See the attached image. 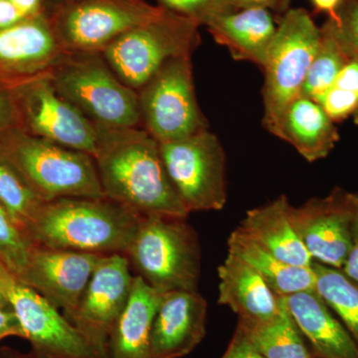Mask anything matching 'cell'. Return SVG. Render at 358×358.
Here are the masks:
<instances>
[{"label":"cell","instance_id":"1","mask_svg":"<svg viewBox=\"0 0 358 358\" xmlns=\"http://www.w3.org/2000/svg\"><path fill=\"white\" fill-rule=\"evenodd\" d=\"M95 159L103 195L141 216L186 218L160 155L159 143L141 127L95 124Z\"/></svg>","mask_w":358,"mask_h":358},{"label":"cell","instance_id":"2","mask_svg":"<svg viewBox=\"0 0 358 358\" xmlns=\"http://www.w3.org/2000/svg\"><path fill=\"white\" fill-rule=\"evenodd\" d=\"M141 218L107 197H66L44 202L27 237L51 248L126 255Z\"/></svg>","mask_w":358,"mask_h":358},{"label":"cell","instance_id":"3","mask_svg":"<svg viewBox=\"0 0 358 358\" xmlns=\"http://www.w3.org/2000/svg\"><path fill=\"white\" fill-rule=\"evenodd\" d=\"M0 157L42 201L105 197L94 157L15 128L0 138Z\"/></svg>","mask_w":358,"mask_h":358},{"label":"cell","instance_id":"4","mask_svg":"<svg viewBox=\"0 0 358 358\" xmlns=\"http://www.w3.org/2000/svg\"><path fill=\"white\" fill-rule=\"evenodd\" d=\"M124 256L136 275L159 293L197 291L201 251L186 218L143 216Z\"/></svg>","mask_w":358,"mask_h":358},{"label":"cell","instance_id":"5","mask_svg":"<svg viewBox=\"0 0 358 358\" xmlns=\"http://www.w3.org/2000/svg\"><path fill=\"white\" fill-rule=\"evenodd\" d=\"M48 76L56 91L94 124L141 127L138 92L122 83L102 53L65 51Z\"/></svg>","mask_w":358,"mask_h":358},{"label":"cell","instance_id":"6","mask_svg":"<svg viewBox=\"0 0 358 358\" xmlns=\"http://www.w3.org/2000/svg\"><path fill=\"white\" fill-rule=\"evenodd\" d=\"M320 27L303 8H289L277 26L263 67V127L279 136L282 117L301 94L320 46Z\"/></svg>","mask_w":358,"mask_h":358},{"label":"cell","instance_id":"7","mask_svg":"<svg viewBox=\"0 0 358 358\" xmlns=\"http://www.w3.org/2000/svg\"><path fill=\"white\" fill-rule=\"evenodd\" d=\"M199 25L164 8L155 20L124 33L102 55L129 88L138 92L171 59L192 56L199 46Z\"/></svg>","mask_w":358,"mask_h":358},{"label":"cell","instance_id":"8","mask_svg":"<svg viewBox=\"0 0 358 358\" xmlns=\"http://www.w3.org/2000/svg\"><path fill=\"white\" fill-rule=\"evenodd\" d=\"M141 127L159 143L208 129L195 95L192 56L171 59L138 91Z\"/></svg>","mask_w":358,"mask_h":358},{"label":"cell","instance_id":"9","mask_svg":"<svg viewBox=\"0 0 358 358\" xmlns=\"http://www.w3.org/2000/svg\"><path fill=\"white\" fill-rule=\"evenodd\" d=\"M164 10L145 0H63L48 16L66 51L102 53L122 34Z\"/></svg>","mask_w":358,"mask_h":358},{"label":"cell","instance_id":"10","mask_svg":"<svg viewBox=\"0 0 358 358\" xmlns=\"http://www.w3.org/2000/svg\"><path fill=\"white\" fill-rule=\"evenodd\" d=\"M166 173L188 212L218 211L227 201L226 157L208 129L182 140L159 143Z\"/></svg>","mask_w":358,"mask_h":358},{"label":"cell","instance_id":"11","mask_svg":"<svg viewBox=\"0 0 358 358\" xmlns=\"http://www.w3.org/2000/svg\"><path fill=\"white\" fill-rule=\"evenodd\" d=\"M13 89L21 129L93 157L95 124L56 91L48 73L15 85Z\"/></svg>","mask_w":358,"mask_h":358},{"label":"cell","instance_id":"12","mask_svg":"<svg viewBox=\"0 0 358 358\" xmlns=\"http://www.w3.org/2000/svg\"><path fill=\"white\" fill-rule=\"evenodd\" d=\"M134 277L122 254L103 255L74 312L65 317L106 358L108 338L131 296Z\"/></svg>","mask_w":358,"mask_h":358},{"label":"cell","instance_id":"13","mask_svg":"<svg viewBox=\"0 0 358 358\" xmlns=\"http://www.w3.org/2000/svg\"><path fill=\"white\" fill-rule=\"evenodd\" d=\"M6 293L32 352L44 358H101L57 308L13 274L7 279Z\"/></svg>","mask_w":358,"mask_h":358},{"label":"cell","instance_id":"14","mask_svg":"<svg viewBox=\"0 0 358 358\" xmlns=\"http://www.w3.org/2000/svg\"><path fill=\"white\" fill-rule=\"evenodd\" d=\"M358 193L336 187L329 195L292 206V220L313 262L345 266L350 246Z\"/></svg>","mask_w":358,"mask_h":358},{"label":"cell","instance_id":"15","mask_svg":"<svg viewBox=\"0 0 358 358\" xmlns=\"http://www.w3.org/2000/svg\"><path fill=\"white\" fill-rule=\"evenodd\" d=\"M102 256L32 244L24 274L16 279L68 317L77 308Z\"/></svg>","mask_w":358,"mask_h":358},{"label":"cell","instance_id":"16","mask_svg":"<svg viewBox=\"0 0 358 358\" xmlns=\"http://www.w3.org/2000/svg\"><path fill=\"white\" fill-rule=\"evenodd\" d=\"M47 14L0 30V81L15 86L47 74L65 53Z\"/></svg>","mask_w":358,"mask_h":358},{"label":"cell","instance_id":"17","mask_svg":"<svg viewBox=\"0 0 358 358\" xmlns=\"http://www.w3.org/2000/svg\"><path fill=\"white\" fill-rule=\"evenodd\" d=\"M207 301L199 292L162 294L150 336L152 358H180L192 352L206 334Z\"/></svg>","mask_w":358,"mask_h":358},{"label":"cell","instance_id":"18","mask_svg":"<svg viewBox=\"0 0 358 358\" xmlns=\"http://www.w3.org/2000/svg\"><path fill=\"white\" fill-rule=\"evenodd\" d=\"M220 305L233 310L239 322L258 324L275 317L282 308L281 296L275 294L262 277L241 259L228 253L218 268Z\"/></svg>","mask_w":358,"mask_h":358},{"label":"cell","instance_id":"19","mask_svg":"<svg viewBox=\"0 0 358 358\" xmlns=\"http://www.w3.org/2000/svg\"><path fill=\"white\" fill-rule=\"evenodd\" d=\"M292 206L288 197L281 195L247 212L237 230L282 262L310 267L313 259L294 227Z\"/></svg>","mask_w":358,"mask_h":358},{"label":"cell","instance_id":"20","mask_svg":"<svg viewBox=\"0 0 358 358\" xmlns=\"http://www.w3.org/2000/svg\"><path fill=\"white\" fill-rule=\"evenodd\" d=\"M317 358H358V343L315 292L281 296Z\"/></svg>","mask_w":358,"mask_h":358},{"label":"cell","instance_id":"21","mask_svg":"<svg viewBox=\"0 0 358 358\" xmlns=\"http://www.w3.org/2000/svg\"><path fill=\"white\" fill-rule=\"evenodd\" d=\"M162 294L134 275L128 303L108 338L106 358H152L150 336Z\"/></svg>","mask_w":358,"mask_h":358},{"label":"cell","instance_id":"22","mask_svg":"<svg viewBox=\"0 0 358 358\" xmlns=\"http://www.w3.org/2000/svg\"><path fill=\"white\" fill-rule=\"evenodd\" d=\"M207 28L235 60L249 61L262 69L277 31L272 14L263 8L239 9L216 18Z\"/></svg>","mask_w":358,"mask_h":358},{"label":"cell","instance_id":"23","mask_svg":"<svg viewBox=\"0 0 358 358\" xmlns=\"http://www.w3.org/2000/svg\"><path fill=\"white\" fill-rule=\"evenodd\" d=\"M278 138L293 145L308 162L326 159L339 141L336 122L313 99L300 95L282 117Z\"/></svg>","mask_w":358,"mask_h":358},{"label":"cell","instance_id":"24","mask_svg":"<svg viewBox=\"0 0 358 358\" xmlns=\"http://www.w3.org/2000/svg\"><path fill=\"white\" fill-rule=\"evenodd\" d=\"M228 253L251 266L279 296L315 292V273L313 265L301 267L282 262L237 229L231 233L228 239Z\"/></svg>","mask_w":358,"mask_h":358},{"label":"cell","instance_id":"25","mask_svg":"<svg viewBox=\"0 0 358 358\" xmlns=\"http://www.w3.org/2000/svg\"><path fill=\"white\" fill-rule=\"evenodd\" d=\"M238 324L264 358H317L308 350L284 303L281 312L268 322L258 324L238 322Z\"/></svg>","mask_w":358,"mask_h":358},{"label":"cell","instance_id":"26","mask_svg":"<svg viewBox=\"0 0 358 358\" xmlns=\"http://www.w3.org/2000/svg\"><path fill=\"white\" fill-rule=\"evenodd\" d=\"M320 42L313 59L301 95L317 100L338 78L352 59L336 33L334 21L327 18L320 27Z\"/></svg>","mask_w":358,"mask_h":358},{"label":"cell","instance_id":"27","mask_svg":"<svg viewBox=\"0 0 358 358\" xmlns=\"http://www.w3.org/2000/svg\"><path fill=\"white\" fill-rule=\"evenodd\" d=\"M315 273V293L326 305L338 313L348 333L358 343V284L339 270L317 262L313 263Z\"/></svg>","mask_w":358,"mask_h":358},{"label":"cell","instance_id":"28","mask_svg":"<svg viewBox=\"0 0 358 358\" xmlns=\"http://www.w3.org/2000/svg\"><path fill=\"white\" fill-rule=\"evenodd\" d=\"M43 203L13 167L0 157V204L26 236Z\"/></svg>","mask_w":358,"mask_h":358},{"label":"cell","instance_id":"29","mask_svg":"<svg viewBox=\"0 0 358 358\" xmlns=\"http://www.w3.org/2000/svg\"><path fill=\"white\" fill-rule=\"evenodd\" d=\"M315 101L334 122L352 117L358 124L357 59H350L334 83Z\"/></svg>","mask_w":358,"mask_h":358},{"label":"cell","instance_id":"30","mask_svg":"<svg viewBox=\"0 0 358 358\" xmlns=\"http://www.w3.org/2000/svg\"><path fill=\"white\" fill-rule=\"evenodd\" d=\"M32 244L0 204V261L17 279L24 274Z\"/></svg>","mask_w":358,"mask_h":358},{"label":"cell","instance_id":"31","mask_svg":"<svg viewBox=\"0 0 358 358\" xmlns=\"http://www.w3.org/2000/svg\"><path fill=\"white\" fill-rule=\"evenodd\" d=\"M159 6L189 18L199 26H208L225 14L234 13L233 0H157Z\"/></svg>","mask_w":358,"mask_h":358},{"label":"cell","instance_id":"32","mask_svg":"<svg viewBox=\"0 0 358 358\" xmlns=\"http://www.w3.org/2000/svg\"><path fill=\"white\" fill-rule=\"evenodd\" d=\"M333 21L346 51L358 60V0H343L338 17Z\"/></svg>","mask_w":358,"mask_h":358},{"label":"cell","instance_id":"33","mask_svg":"<svg viewBox=\"0 0 358 358\" xmlns=\"http://www.w3.org/2000/svg\"><path fill=\"white\" fill-rule=\"evenodd\" d=\"M15 128L20 124L13 86L0 81V138Z\"/></svg>","mask_w":358,"mask_h":358},{"label":"cell","instance_id":"34","mask_svg":"<svg viewBox=\"0 0 358 358\" xmlns=\"http://www.w3.org/2000/svg\"><path fill=\"white\" fill-rule=\"evenodd\" d=\"M222 358H264L254 348L245 333L244 329L238 324L236 331L231 339L227 350Z\"/></svg>","mask_w":358,"mask_h":358},{"label":"cell","instance_id":"35","mask_svg":"<svg viewBox=\"0 0 358 358\" xmlns=\"http://www.w3.org/2000/svg\"><path fill=\"white\" fill-rule=\"evenodd\" d=\"M348 278L358 284V199L355 205L352 227V246L346 259L345 266L341 268Z\"/></svg>","mask_w":358,"mask_h":358},{"label":"cell","instance_id":"36","mask_svg":"<svg viewBox=\"0 0 358 358\" xmlns=\"http://www.w3.org/2000/svg\"><path fill=\"white\" fill-rule=\"evenodd\" d=\"M237 10L245 8H263L284 15L291 6L292 0H233Z\"/></svg>","mask_w":358,"mask_h":358},{"label":"cell","instance_id":"37","mask_svg":"<svg viewBox=\"0 0 358 358\" xmlns=\"http://www.w3.org/2000/svg\"><path fill=\"white\" fill-rule=\"evenodd\" d=\"M9 336L23 338L17 317L13 308H0V341Z\"/></svg>","mask_w":358,"mask_h":358},{"label":"cell","instance_id":"38","mask_svg":"<svg viewBox=\"0 0 358 358\" xmlns=\"http://www.w3.org/2000/svg\"><path fill=\"white\" fill-rule=\"evenodd\" d=\"M25 18L10 0H0V30L17 24Z\"/></svg>","mask_w":358,"mask_h":358},{"label":"cell","instance_id":"39","mask_svg":"<svg viewBox=\"0 0 358 358\" xmlns=\"http://www.w3.org/2000/svg\"><path fill=\"white\" fill-rule=\"evenodd\" d=\"M10 1L26 18L47 14V0H10Z\"/></svg>","mask_w":358,"mask_h":358},{"label":"cell","instance_id":"40","mask_svg":"<svg viewBox=\"0 0 358 358\" xmlns=\"http://www.w3.org/2000/svg\"><path fill=\"white\" fill-rule=\"evenodd\" d=\"M315 13L327 14V18L336 20L343 0H310Z\"/></svg>","mask_w":358,"mask_h":358},{"label":"cell","instance_id":"41","mask_svg":"<svg viewBox=\"0 0 358 358\" xmlns=\"http://www.w3.org/2000/svg\"><path fill=\"white\" fill-rule=\"evenodd\" d=\"M10 274L13 273L0 261V308L10 307L6 293L7 279Z\"/></svg>","mask_w":358,"mask_h":358},{"label":"cell","instance_id":"42","mask_svg":"<svg viewBox=\"0 0 358 358\" xmlns=\"http://www.w3.org/2000/svg\"><path fill=\"white\" fill-rule=\"evenodd\" d=\"M0 358H44L40 357L39 355L34 352H30L28 353H23L18 352V350H13L10 348H0Z\"/></svg>","mask_w":358,"mask_h":358},{"label":"cell","instance_id":"43","mask_svg":"<svg viewBox=\"0 0 358 358\" xmlns=\"http://www.w3.org/2000/svg\"><path fill=\"white\" fill-rule=\"evenodd\" d=\"M62 1H63V0H58L57 3H56L55 6H54V7H55L56 6H57V4L60 3V2H62ZM54 7H53V8H54ZM53 8H52V9H53ZM52 9H51V10H52Z\"/></svg>","mask_w":358,"mask_h":358}]
</instances>
